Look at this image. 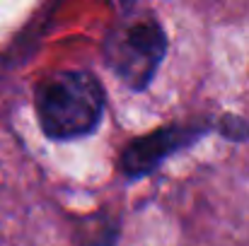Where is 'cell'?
<instances>
[{
  "label": "cell",
  "mask_w": 249,
  "mask_h": 246,
  "mask_svg": "<svg viewBox=\"0 0 249 246\" xmlns=\"http://www.w3.org/2000/svg\"><path fill=\"white\" fill-rule=\"evenodd\" d=\"M34 106L49 138L73 140L97 128L104 111V89L89 73L63 70L36 87Z\"/></svg>",
  "instance_id": "6da1fadb"
},
{
  "label": "cell",
  "mask_w": 249,
  "mask_h": 246,
  "mask_svg": "<svg viewBox=\"0 0 249 246\" xmlns=\"http://www.w3.org/2000/svg\"><path fill=\"white\" fill-rule=\"evenodd\" d=\"M167 51L165 32L150 17L133 19L114 29L107 39V63L116 78L133 87L143 89L153 80L162 56Z\"/></svg>",
  "instance_id": "7a4b0ae2"
},
{
  "label": "cell",
  "mask_w": 249,
  "mask_h": 246,
  "mask_svg": "<svg viewBox=\"0 0 249 246\" xmlns=\"http://www.w3.org/2000/svg\"><path fill=\"white\" fill-rule=\"evenodd\" d=\"M201 133H203V128H194V126H172V128L155 131L153 135L138 138L126 148L121 166L128 176L148 174L153 166H158L174 150L191 145Z\"/></svg>",
  "instance_id": "3957f363"
}]
</instances>
